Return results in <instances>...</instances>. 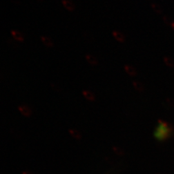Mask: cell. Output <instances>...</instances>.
I'll return each mask as SVG.
<instances>
[{"label":"cell","instance_id":"cell-1","mask_svg":"<svg viewBox=\"0 0 174 174\" xmlns=\"http://www.w3.org/2000/svg\"><path fill=\"white\" fill-rule=\"evenodd\" d=\"M159 126L157 129L155 135L160 139H164L169 137L170 134V127L168 123L163 120H159Z\"/></svg>","mask_w":174,"mask_h":174},{"label":"cell","instance_id":"cell-2","mask_svg":"<svg viewBox=\"0 0 174 174\" xmlns=\"http://www.w3.org/2000/svg\"><path fill=\"white\" fill-rule=\"evenodd\" d=\"M10 33H11L12 36L16 41H19V42H23L25 41V38L23 34L21 32H19V31H17V30H12Z\"/></svg>","mask_w":174,"mask_h":174},{"label":"cell","instance_id":"cell-3","mask_svg":"<svg viewBox=\"0 0 174 174\" xmlns=\"http://www.w3.org/2000/svg\"><path fill=\"white\" fill-rule=\"evenodd\" d=\"M62 4L64 7L70 12H73L75 10V5L72 1L70 0H62Z\"/></svg>","mask_w":174,"mask_h":174},{"label":"cell","instance_id":"cell-4","mask_svg":"<svg viewBox=\"0 0 174 174\" xmlns=\"http://www.w3.org/2000/svg\"><path fill=\"white\" fill-rule=\"evenodd\" d=\"M112 34H113L114 37L116 39L117 41H118L120 43H124L125 41V37L121 32H119V31H114L112 32Z\"/></svg>","mask_w":174,"mask_h":174},{"label":"cell","instance_id":"cell-5","mask_svg":"<svg viewBox=\"0 0 174 174\" xmlns=\"http://www.w3.org/2000/svg\"><path fill=\"white\" fill-rule=\"evenodd\" d=\"M85 59L86 60L88 61L90 65H92V66H96L98 65V61L97 59H96V57H94V56L91 54H86L85 56Z\"/></svg>","mask_w":174,"mask_h":174},{"label":"cell","instance_id":"cell-6","mask_svg":"<svg viewBox=\"0 0 174 174\" xmlns=\"http://www.w3.org/2000/svg\"><path fill=\"white\" fill-rule=\"evenodd\" d=\"M124 69H125V70L126 71V72L128 74L131 75V76H135L137 74V72H136V70L135 69V68L131 66V65H125L124 66Z\"/></svg>","mask_w":174,"mask_h":174},{"label":"cell","instance_id":"cell-7","mask_svg":"<svg viewBox=\"0 0 174 174\" xmlns=\"http://www.w3.org/2000/svg\"><path fill=\"white\" fill-rule=\"evenodd\" d=\"M41 41H42L43 43L46 47H49V48H51V47H54L53 41H52V40H51L50 37H47V36H42L41 37Z\"/></svg>","mask_w":174,"mask_h":174},{"label":"cell","instance_id":"cell-8","mask_svg":"<svg viewBox=\"0 0 174 174\" xmlns=\"http://www.w3.org/2000/svg\"><path fill=\"white\" fill-rule=\"evenodd\" d=\"M163 61H164V63L168 67L172 68V69L174 68V60L172 57H168V56H165L163 58Z\"/></svg>","mask_w":174,"mask_h":174},{"label":"cell","instance_id":"cell-9","mask_svg":"<svg viewBox=\"0 0 174 174\" xmlns=\"http://www.w3.org/2000/svg\"><path fill=\"white\" fill-rule=\"evenodd\" d=\"M152 9L154 10V11L155 12H156L157 14H161L163 13V9L161 8V6L159 5H158L157 3H152L151 4Z\"/></svg>","mask_w":174,"mask_h":174},{"label":"cell","instance_id":"cell-10","mask_svg":"<svg viewBox=\"0 0 174 174\" xmlns=\"http://www.w3.org/2000/svg\"><path fill=\"white\" fill-rule=\"evenodd\" d=\"M163 21H164V23L167 25H171L172 23H173V21H172V18L169 16H164L163 17Z\"/></svg>","mask_w":174,"mask_h":174},{"label":"cell","instance_id":"cell-11","mask_svg":"<svg viewBox=\"0 0 174 174\" xmlns=\"http://www.w3.org/2000/svg\"><path fill=\"white\" fill-rule=\"evenodd\" d=\"M166 103L170 107H174V100L171 98H167L166 99Z\"/></svg>","mask_w":174,"mask_h":174},{"label":"cell","instance_id":"cell-12","mask_svg":"<svg viewBox=\"0 0 174 174\" xmlns=\"http://www.w3.org/2000/svg\"><path fill=\"white\" fill-rule=\"evenodd\" d=\"M133 84H134V86L135 87V88L137 89H138V90H142V86L141 83H138V82H134Z\"/></svg>","mask_w":174,"mask_h":174},{"label":"cell","instance_id":"cell-13","mask_svg":"<svg viewBox=\"0 0 174 174\" xmlns=\"http://www.w3.org/2000/svg\"><path fill=\"white\" fill-rule=\"evenodd\" d=\"M11 1L12 3H14V4H16V5L20 4V1H19V0H11Z\"/></svg>","mask_w":174,"mask_h":174},{"label":"cell","instance_id":"cell-14","mask_svg":"<svg viewBox=\"0 0 174 174\" xmlns=\"http://www.w3.org/2000/svg\"><path fill=\"white\" fill-rule=\"evenodd\" d=\"M171 27H172V28H173V30L174 31V21L172 23V25H171Z\"/></svg>","mask_w":174,"mask_h":174},{"label":"cell","instance_id":"cell-15","mask_svg":"<svg viewBox=\"0 0 174 174\" xmlns=\"http://www.w3.org/2000/svg\"><path fill=\"white\" fill-rule=\"evenodd\" d=\"M37 1H43L44 0H37Z\"/></svg>","mask_w":174,"mask_h":174},{"label":"cell","instance_id":"cell-16","mask_svg":"<svg viewBox=\"0 0 174 174\" xmlns=\"http://www.w3.org/2000/svg\"><path fill=\"white\" fill-rule=\"evenodd\" d=\"M159 174H162V173H159Z\"/></svg>","mask_w":174,"mask_h":174}]
</instances>
